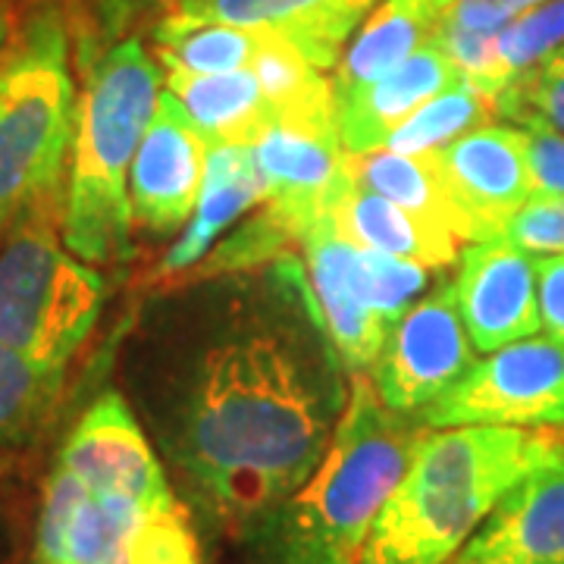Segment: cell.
<instances>
[{
	"label": "cell",
	"instance_id": "obj_1",
	"mask_svg": "<svg viewBox=\"0 0 564 564\" xmlns=\"http://www.w3.org/2000/svg\"><path fill=\"white\" fill-rule=\"evenodd\" d=\"M122 383L195 527L229 545L311 480L348 404L292 251L166 280L129 333Z\"/></svg>",
	"mask_w": 564,
	"mask_h": 564
},
{
	"label": "cell",
	"instance_id": "obj_2",
	"mask_svg": "<svg viewBox=\"0 0 564 564\" xmlns=\"http://www.w3.org/2000/svg\"><path fill=\"white\" fill-rule=\"evenodd\" d=\"M32 564H202V540L126 395L104 392L41 489Z\"/></svg>",
	"mask_w": 564,
	"mask_h": 564
},
{
	"label": "cell",
	"instance_id": "obj_3",
	"mask_svg": "<svg viewBox=\"0 0 564 564\" xmlns=\"http://www.w3.org/2000/svg\"><path fill=\"white\" fill-rule=\"evenodd\" d=\"M430 426L351 373L348 404L311 480L239 536L242 564H358L370 527Z\"/></svg>",
	"mask_w": 564,
	"mask_h": 564
},
{
	"label": "cell",
	"instance_id": "obj_4",
	"mask_svg": "<svg viewBox=\"0 0 564 564\" xmlns=\"http://www.w3.org/2000/svg\"><path fill=\"white\" fill-rule=\"evenodd\" d=\"M564 436L524 426L430 430L389 492L358 564H448L511 486Z\"/></svg>",
	"mask_w": 564,
	"mask_h": 564
},
{
	"label": "cell",
	"instance_id": "obj_5",
	"mask_svg": "<svg viewBox=\"0 0 564 564\" xmlns=\"http://www.w3.org/2000/svg\"><path fill=\"white\" fill-rule=\"evenodd\" d=\"M161 69L139 39L110 47L79 98L73 170L63 198V245L85 263L132 254L129 170L158 113Z\"/></svg>",
	"mask_w": 564,
	"mask_h": 564
},
{
	"label": "cell",
	"instance_id": "obj_6",
	"mask_svg": "<svg viewBox=\"0 0 564 564\" xmlns=\"http://www.w3.org/2000/svg\"><path fill=\"white\" fill-rule=\"evenodd\" d=\"M76 117L69 29L47 0L29 10L0 61V232L25 210L57 204Z\"/></svg>",
	"mask_w": 564,
	"mask_h": 564
},
{
	"label": "cell",
	"instance_id": "obj_7",
	"mask_svg": "<svg viewBox=\"0 0 564 564\" xmlns=\"http://www.w3.org/2000/svg\"><path fill=\"white\" fill-rule=\"evenodd\" d=\"M57 204L13 223L0 248V343L51 367H69L104 302V280L54 229Z\"/></svg>",
	"mask_w": 564,
	"mask_h": 564
},
{
	"label": "cell",
	"instance_id": "obj_8",
	"mask_svg": "<svg viewBox=\"0 0 564 564\" xmlns=\"http://www.w3.org/2000/svg\"><path fill=\"white\" fill-rule=\"evenodd\" d=\"M302 248L304 273L329 339L351 373H367L389 329L421 302L433 280L430 267L345 242L333 214H323L307 229Z\"/></svg>",
	"mask_w": 564,
	"mask_h": 564
},
{
	"label": "cell",
	"instance_id": "obj_9",
	"mask_svg": "<svg viewBox=\"0 0 564 564\" xmlns=\"http://www.w3.org/2000/svg\"><path fill=\"white\" fill-rule=\"evenodd\" d=\"M417 417L430 430L489 423L564 433V343L527 336L489 351Z\"/></svg>",
	"mask_w": 564,
	"mask_h": 564
},
{
	"label": "cell",
	"instance_id": "obj_10",
	"mask_svg": "<svg viewBox=\"0 0 564 564\" xmlns=\"http://www.w3.org/2000/svg\"><path fill=\"white\" fill-rule=\"evenodd\" d=\"M474 351L455 282L440 280L389 329L383 351L370 367V383L386 408L417 414L477 364Z\"/></svg>",
	"mask_w": 564,
	"mask_h": 564
},
{
	"label": "cell",
	"instance_id": "obj_11",
	"mask_svg": "<svg viewBox=\"0 0 564 564\" xmlns=\"http://www.w3.org/2000/svg\"><path fill=\"white\" fill-rule=\"evenodd\" d=\"M251 151L267 185L261 214L295 248L304 242L307 229L329 214L333 192L343 180L339 122L273 117Z\"/></svg>",
	"mask_w": 564,
	"mask_h": 564
},
{
	"label": "cell",
	"instance_id": "obj_12",
	"mask_svg": "<svg viewBox=\"0 0 564 564\" xmlns=\"http://www.w3.org/2000/svg\"><path fill=\"white\" fill-rule=\"evenodd\" d=\"M433 158L455 204L462 242L505 236L514 214L533 198L524 129L514 122H484L436 148Z\"/></svg>",
	"mask_w": 564,
	"mask_h": 564
},
{
	"label": "cell",
	"instance_id": "obj_13",
	"mask_svg": "<svg viewBox=\"0 0 564 564\" xmlns=\"http://www.w3.org/2000/svg\"><path fill=\"white\" fill-rule=\"evenodd\" d=\"M452 282L467 336L477 351L489 355L543 329L536 254L518 248L508 236L467 245Z\"/></svg>",
	"mask_w": 564,
	"mask_h": 564
},
{
	"label": "cell",
	"instance_id": "obj_14",
	"mask_svg": "<svg viewBox=\"0 0 564 564\" xmlns=\"http://www.w3.org/2000/svg\"><path fill=\"white\" fill-rule=\"evenodd\" d=\"M210 144L192 126L173 95L161 91L158 113L129 170L132 226L166 236L192 220L202 195Z\"/></svg>",
	"mask_w": 564,
	"mask_h": 564
},
{
	"label": "cell",
	"instance_id": "obj_15",
	"mask_svg": "<svg viewBox=\"0 0 564 564\" xmlns=\"http://www.w3.org/2000/svg\"><path fill=\"white\" fill-rule=\"evenodd\" d=\"M448 564H564V443L505 492Z\"/></svg>",
	"mask_w": 564,
	"mask_h": 564
},
{
	"label": "cell",
	"instance_id": "obj_16",
	"mask_svg": "<svg viewBox=\"0 0 564 564\" xmlns=\"http://www.w3.org/2000/svg\"><path fill=\"white\" fill-rule=\"evenodd\" d=\"M380 0H176V13L292 41L317 69H333ZM170 10V13H173Z\"/></svg>",
	"mask_w": 564,
	"mask_h": 564
},
{
	"label": "cell",
	"instance_id": "obj_17",
	"mask_svg": "<svg viewBox=\"0 0 564 564\" xmlns=\"http://www.w3.org/2000/svg\"><path fill=\"white\" fill-rule=\"evenodd\" d=\"M329 214L345 242L367 251L417 261L430 270H445L462 258V239L445 223L411 214L402 204L364 188L345 173V166Z\"/></svg>",
	"mask_w": 564,
	"mask_h": 564
},
{
	"label": "cell",
	"instance_id": "obj_18",
	"mask_svg": "<svg viewBox=\"0 0 564 564\" xmlns=\"http://www.w3.org/2000/svg\"><path fill=\"white\" fill-rule=\"evenodd\" d=\"M462 79L464 76L448 61V54L436 41H430L389 76L367 85L351 98L336 101V122L345 154L380 151L395 126H402L417 107Z\"/></svg>",
	"mask_w": 564,
	"mask_h": 564
},
{
	"label": "cell",
	"instance_id": "obj_19",
	"mask_svg": "<svg viewBox=\"0 0 564 564\" xmlns=\"http://www.w3.org/2000/svg\"><path fill=\"white\" fill-rule=\"evenodd\" d=\"M263 195H267V185H263L261 166L254 161L251 144H214L207 151L198 207L188 220V229L180 236V242L163 254L158 276L173 280V276L188 273L195 263H202L223 229L232 226L254 204H261Z\"/></svg>",
	"mask_w": 564,
	"mask_h": 564
},
{
	"label": "cell",
	"instance_id": "obj_20",
	"mask_svg": "<svg viewBox=\"0 0 564 564\" xmlns=\"http://www.w3.org/2000/svg\"><path fill=\"white\" fill-rule=\"evenodd\" d=\"M436 7L433 0H380L336 63L333 95L336 101L358 95L361 88L380 82L399 69L411 54H417L433 41Z\"/></svg>",
	"mask_w": 564,
	"mask_h": 564
},
{
	"label": "cell",
	"instance_id": "obj_21",
	"mask_svg": "<svg viewBox=\"0 0 564 564\" xmlns=\"http://www.w3.org/2000/svg\"><path fill=\"white\" fill-rule=\"evenodd\" d=\"M163 91L176 98L185 117L207 139L210 148L214 144H254L273 120V110L251 69L217 73V76L166 69Z\"/></svg>",
	"mask_w": 564,
	"mask_h": 564
},
{
	"label": "cell",
	"instance_id": "obj_22",
	"mask_svg": "<svg viewBox=\"0 0 564 564\" xmlns=\"http://www.w3.org/2000/svg\"><path fill=\"white\" fill-rule=\"evenodd\" d=\"M63 383L66 367L35 361L0 343V455L39 440L61 404Z\"/></svg>",
	"mask_w": 564,
	"mask_h": 564
},
{
	"label": "cell",
	"instance_id": "obj_23",
	"mask_svg": "<svg viewBox=\"0 0 564 564\" xmlns=\"http://www.w3.org/2000/svg\"><path fill=\"white\" fill-rule=\"evenodd\" d=\"M345 173L355 182H361L364 188L402 204L411 214L445 223L458 236V214L448 198V188H445L433 151L395 154V151L380 148L367 154H345Z\"/></svg>",
	"mask_w": 564,
	"mask_h": 564
},
{
	"label": "cell",
	"instance_id": "obj_24",
	"mask_svg": "<svg viewBox=\"0 0 564 564\" xmlns=\"http://www.w3.org/2000/svg\"><path fill=\"white\" fill-rule=\"evenodd\" d=\"M151 39L163 69L217 76V73L248 69L261 47L263 32L226 25V22L195 20L173 10L154 25Z\"/></svg>",
	"mask_w": 564,
	"mask_h": 564
},
{
	"label": "cell",
	"instance_id": "obj_25",
	"mask_svg": "<svg viewBox=\"0 0 564 564\" xmlns=\"http://www.w3.org/2000/svg\"><path fill=\"white\" fill-rule=\"evenodd\" d=\"M492 113H496L492 104L486 101L470 82L462 79L458 85L445 88L443 95H436L423 107H417L402 126H395L383 148L386 151H395V154L436 151V148H443L448 141L462 139L464 132L489 122Z\"/></svg>",
	"mask_w": 564,
	"mask_h": 564
},
{
	"label": "cell",
	"instance_id": "obj_26",
	"mask_svg": "<svg viewBox=\"0 0 564 564\" xmlns=\"http://www.w3.org/2000/svg\"><path fill=\"white\" fill-rule=\"evenodd\" d=\"M564 44V0H543L533 10L511 20L496 39V79L492 101L505 91L508 82L543 63Z\"/></svg>",
	"mask_w": 564,
	"mask_h": 564
},
{
	"label": "cell",
	"instance_id": "obj_27",
	"mask_svg": "<svg viewBox=\"0 0 564 564\" xmlns=\"http://www.w3.org/2000/svg\"><path fill=\"white\" fill-rule=\"evenodd\" d=\"M492 110L508 122L536 120L564 132V44L543 63L505 85Z\"/></svg>",
	"mask_w": 564,
	"mask_h": 564
},
{
	"label": "cell",
	"instance_id": "obj_28",
	"mask_svg": "<svg viewBox=\"0 0 564 564\" xmlns=\"http://www.w3.org/2000/svg\"><path fill=\"white\" fill-rule=\"evenodd\" d=\"M505 236L530 254H564V195H533L508 223Z\"/></svg>",
	"mask_w": 564,
	"mask_h": 564
},
{
	"label": "cell",
	"instance_id": "obj_29",
	"mask_svg": "<svg viewBox=\"0 0 564 564\" xmlns=\"http://www.w3.org/2000/svg\"><path fill=\"white\" fill-rule=\"evenodd\" d=\"M524 129L527 170L533 182V195H564V132L545 122H518Z\"/></svg>",
	"mask_w": 564,
	"mask_h": 564
},
{
	"label": "cell",
	"instance_id": "obj_30",
	"mask_svg": "<svg viewBox=\"0 0 564 564\" xmlns=\"http://www.w3.org/2000/svg\"><path fill=\"white\" fill-rule=\"evenodd\" d=\"M543 0H433L436 25L467 32H502L511 20Z\"/></svg>",
	"mask_w": 564,
	"mask_h": 564
},
{
	"label": "cell",
	"instance_id": "obj_31",
	"mask_svg": "<svg viewBox=\"0 0 564 564\" xmlns=\"http://www.w3.org/2000/svg\"><path fill=\"white\" fill-rule=\"evenodd\" d=\"M536 292L543 326L564 343V254H536Z\"/></svg>",
	"mask_w": 564,
	"mask_h": 564
},
{
	"label": "cell",
	"instance_id": "obj_32",
	"mask_svg": "<svg viewBox=\"0 0 564 564\" xmlns=\"http://www.w3.org/2000/svg\"><path fill=\"white\" fill-rule=\"evenodd\" d=\"M151 3H158V7H166V10H173V7H176V0H151Z\"/></svg>",
	"mask_w": 564,
	"mask_h": 564
}]
</instances>
